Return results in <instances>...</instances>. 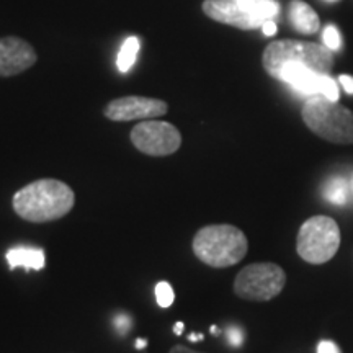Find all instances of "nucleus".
I'll list each match as a JSON object with an SVG mask.
<instances>
[{"instance_id":"f257e3e1","label":"nucleus","mask_w":353,"mask_h":353,"mask_svg":"<svg viewBox=\"0 0 353 353\" xmlns=\"http://www.w3.org/2000/svg\"><path fill=\"white\" fill-rule=\"evenodd\" d=\"M262 64L268 76L288 83L298 94L312 97L322 95L327 88L334 56L321 44L280 39L265 48Z\"/></svg>"},{"instance_id":"f03ea898","label":"nucleus","mask_w":353,"mask_h":353,"mask_svg":"<svg viewBox=\"0 0 353 353\" xmlns=\"http://www.w3.org/2000/svg\"><path fill=\"white\" fill-rule=\"evenodd\" d=\"M13 210L30 223H50L68 216L76 205V193L68 183L41 179L28 183L13 195Z\"/></svg>"},{"instance_id":"7ed1b4c3","label":"nucleus","mask_w":353,"mask_h":353,"mask_svg":"<svg viewBox=\"0 0 353 353\" xmlns=\"http://www.w3.org/2000/svg\"><path fill=\"white\" fill-rule=\"evenodd\" d=\"M192 249L208 267L228 268L245 257L249 242L245 234L232 224H210L195 234Z\"/></svg>"},{"instance_id":"20e7f679","label":"nucleus","mask_w":353,"mask_h":353,"mask_svg":"<svg viewBox=\"0 0 353 353\" xmlns=\"http://www.w3.org/2000/svg\"><path fill=\"white\" fill-rule=\"evenodd\" d=\"M303 120L319 138L335 144L353 143V113L324 95L309 97L303 107Z\"/></svg>"},{"instance_id":"39448f33","label":"nucleus","mask_w":353,"mask_h":353,"mask_svg":"<svg viewBox=\"0 0 353 353\" xmlns=\"http://www.w3.org/2000/svg\"><path fill=\"white\" fill-rule=\"evenodd\" d=\"M341 247V229L329 216H314L303 224L298 232L296 250L307 263L329 262Z\"/></svg>"},{"instance_id":"423d86ee","label":"nucleus","mask_w":353,"mask_h":353,"mask_svg":"<svg viewBox=\"0 0 353 353\" xmlns=\"http://www.w3.org/2000/svg\"><path fill=\"white\" fill-rule=\"evenodd\" d=\"M286 285V273L280 265L263 262L247 265L237 273L234 293L245 301H270Z\"/></svg>"},{"instance_id":"0eeeda50","label":"nucleus","mask_w":353,"mask_h":353,"mask_svg":"<svg viewBox=\"0 0 353 353\" xmlns=\"http://www.w3.org/2000/svg\"><path fill=\"white\" fill-rule=\"evenodd\" d=\"M131 143L139 152L164 157L179 151L182 145V134L167 121L144 120L132 128Z\"/></svg>"},{"instance_id":"6e6552de","label":"nucleus","mask_w":353,"mask_h":353,"mask_svg":"<svg viewBox=\"0 0 353 353\" xmlns=\"http://www.w3.org/2000/svg\"><path fill=\"white\" fill-rule=\"evenodd\" d=\"M167 112H169V105L164 100L130 95L110 101L103 110V114L108 120L123 123L134 120H152V118L164 117Z\"/></svg>"},{"instance_id":"1a4fd4ad","label":"nucleus","mask_w":353,"mask_h":353,"mask_svg":"<svg viewBox=\"0 0 353 353\" xmlns=\"http://www.w3.org/2000/svg\"><path fill=\"white\" fill-rule=\"evenodd\" d=\"M34 48L17 37L0 38V77H12L37 64Z\"/></svg>"},{"instance_id":"9d476101","label":"nucleus","mask_w":353,"mask_h":353,"mask_svg":"<svg viewBox=\"0 0 353 353\" xmlns=\"http://www.w3.org/2000/svg\"><path fill=\"white\" fill-rule=\"evenodd\" d=\"M201 7L206 17L219 23L236 26L239 30L262 28V21L242 8L239 0H205Z\"/></svg>"},{"instance_id":"9b49d317","label":"nucleus","mask_w":353,"mask_h":353,"mask_svg":"<svg viewBox=\"0 0 353 353\" xmlns=\"http://www.w3.org/2000/svg\"><path fill=\"white\" fill-rule=\"evenodd\" d=\"M290 21L296 32L303 34H312L319 30L321 21L317 13L303 0H291L288 7Z\"/></svg>"},{"instance_id":"f8f14e48","label":"nucleus","mask_w":353,"mask_h":353,"mask_svg":"<svg viewBox=\"0 0 353 353\" xmlns=\"http://www.w3.org/2000/svg\"><path fill=\"white\" fill-rule=\"evenodd\" d=\"M7 262L10 265V270L15 268H25V270H43L46 257L44 252L38 247L19 245L13 247L7 252Z\"/></svg>"},{"instance_id":"ddd939ff","label":"nucleus","mask_w":353,"mask_h":353,"mask_svg":"<svg viewBox=\"0 0 353 353\" xmlns=\"http://www.w3.org/2000/svg\"><path fill=\"white\" fill-rule=\"evenodd\" d=\"M242 8L250 12L252 15L262 21V25L267 20H273L280 12V6L276 0H239Z\"/></svg>"},{"instance_id":"4468645a","label":"nucleus","mask_w":353,"mask_h":353,"mask_svg":"<svg viewBox=\"0 0 353 353\" xmlns=\"http://www.w3.org/2000/svg\"><path fill=\"white\" fill-rule=\"evenodd\" d=\"M350 195V183L342 176H332L324 187V198L332 205H345Z\"/></svg>"},{"instance_id":"2eb2a0df","label":"nucleus","mask_w":353,"mask_h":353,"mask_svg":"<svg viewBox=\"0 0 353 353\" xmlns=\"http://www.w3.org/2000/svg\"><path fill=\"white\" fill-rule=\"evenodd\" d=\"M139 48H141V41H139V38H136V37L128 38L126 41L123 43L120 54H118V59H117V65H118V69H120V72H128V70L134 65L136 57H138V52H139Z\"/></svg>"},{"instance_id":"dca6fc26","label":"nucleus","mask_w":353,"mask_h":353,"mask_svg":"<svg viewBox=\"0 0 353 353\" xmlns=\"http://www.w3.org/2000/svg\"><path fill=\"white\" fill-rule=\"evenodd\" d=\"M156 299L161 307H170L172 304H174L175 293L170 283H167V281H161V283L156 285Z\"/></svg>"},{"instance_id":"f3484780","label":"nucleus","mask_w":353,"mask_h":353,"mask_svg":"<svg viewBox=\"0 0 353 353\" xmlns=\"http://www.w3.org/2000/svg\"><path fill=\"white\" fill-rule=\"evenodd\" d=\"M322 41H324V46L327 48V50L339 51L342 48L341 32H339L334 25L325 26L324 33H322Z\"/></svg>"},{"instance_id":"a211bd4d","label":"nucleus","mask_w":353,"mask_h":353,"mask_svg":"<svg viewBox=\"0 0 353 353\" xmlns=\"http://www.w3.org/2000/svg\"><path fill=\"white\" fill-rule=\"evenodd\" d=\"M228 339H229V343H231V345L241 347L242 342H244V334H242L241 329L231 327L228 330Z\"/></svg>"},{"instance_id":"6ab92c4d","label":"nucleus","mask_w":353,"mask_h":353,"mask_svg":"<svg viewBox=\"0 0 353 353\" xmlns=\"http://www.w3.org/2000/svg\"><path fill=\"white\" fill-rule=\"evenodd\" d=\"M130 324H131V319L128 316H118L117 319H114V327H117V330H120L121 334L128 332Z\"/></svg>"},{"instance_id":"aec40b11","label":"nucleus","mask_w":353,"mask_h":353,"mask_svg":"<svg viewBox=\"0 0 353 353\" xmlns=\"http://www.w3.org/2000/svg\"><path fill=\"white\" fill-rule=\"evenodd\" d=\"M317 353H341L339 347L330 341H322L317 347Z\"/></svg>"},{"instance_id":"412c9836","label":"nucleus","mask_w":353,"mask_h":353,"mask_svg":"<svg viewBox=\"0 0 353 353\" xmlns=\"http://www.w3.org/2000/svg\"><path fill=\"white\" fill-rule=\"evenodd\" d=\"M339 82H341V85L343 87V90H345L347 94L353 95V77L352 76H345V74H343V76L339 77Z\"/></svg>"},{"instance_id":"4be33fe9","label":"nucleus","mask_w":353,"mask_h":353,"mask_svg":"<svg viewBox=\"0 0 353 353\" xmlns=\"http://www.w3.org/2000/svg\"><path fill=\"white\" fill-rule=\"evenodd\" d=\"M262 32L265 37H273V34L276 33V23L275 20H267L265 23L262 25Z\"/></svg>"},{"instance_id":"5701e85b","label":"nucleus","mask_w":353,"mask_h":353,"mask_svg":"<svg viewBox=\"0 0 353 353\" xmlns=\"http://www.w3.org/2000/svg\"><path fill=\"white\" fill-rule=\"evenodd\" d=\"M169 353H200V352L192 350V348L183 347V345H175V347H172V348H170V352H169Z\"/></svg>"},{"instance_id":"b1692460","label":"nucleus","mask_w":353,"mask_h":353,"mask_svg":"<svg viewBox=\"0 0 353 353\" xmlns=\"http://www.w3.org/2000/svg\"><path fill=\"white\" fill-rule=\"evenodd\" d=\"M182 330H183V324H182V322H179V324H175V327H174V332H175L176 335H180V334H182Z\"/></svg>"},{"instance_id":"393cba45","label":"nucleus","mask_w":353,"mask_h":353,"mask_svg":"<svg viewBox=\"0 0 353 353\" xmlns=\"http://www.w3.org/2000/svg\"><path fill=\"white\" fill-rule=\"evenodd\" d=\"M145 345H148V342H145L144 339H143V341H138V342H136V348H138V350H139V348H144Z\"/></svg>"},{"instance_id":"a878e982","label":"nucleus","mask_w":353,"mask_h":353,"mask_svg":"<svg viewBox=\"0 0 353 353\" xmlns=\"http://www.w3.org/2000/svg\"><path fill=\"white\" fill-rule=\"evenodd\" d=\"M190 341H192V342H195V341H201V339H203V335H190Z\"/></svg>"},{"instance_id":"bb28decb","label":"nucleus","mask_w":353,"mask_h":353,"mask_svg":"<svg viewBox=\"0 0 353 353\" xmlns=\"http://www.w3.org/2000/svg\"><path fill=\"white\" fill-rule=\"evenodd\" d=\"M348 183H350V193L353 195V175L350 176V180H348Z\"/></svg>"}]
</instances>
